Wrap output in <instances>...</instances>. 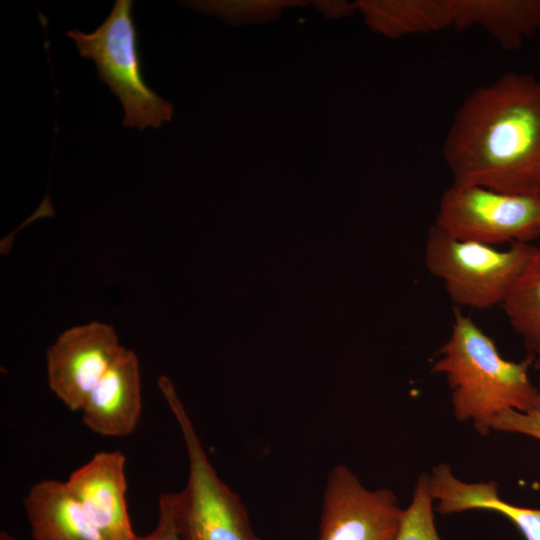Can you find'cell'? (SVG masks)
Here are the masks:
<instances>
[{
    "label": "cell",
    "instance_id": "ac0fdd59",
    "mask_svg": "<svg viewBox=\"0 0 540 540\" xmlns=\"http://www.w3.org/2000/svg\"><path fill=\"white\" fill-rule=\"evenodd\" d=\"M158 511V520L154 529L147 535H137L134 540H183L175 529L164 493L159 497Z\"/></svg>",
    "mask_w": 540,
    "mask_h": 540
},
{
    "label": "cell",
    "instance_id": "5b68a950",
    "mask_svg": "<svg viewBox=\"0 0 540 540\" xmlns=\"http://www.w3.org/2000/svg\"><path fill=\"white\" fill-rule=\"evenodd\" d=\"M535 246L513 242L507 250L456 239L435 224L428 231L425 264L457 306L487 309L503 305Z\"/></svg>",
    "mask_w": 540,
    "mask_h": 540
},
{
    "label": "cell",
    "instance_id": "8992f818",
    "mask_svg": "<svg viewBox=\"0 0 540 540\" xmlns=\"http://www.w3.org/2000/svg\"><path fill=\"white\" fill-rule=\"evenodd\" d=\"M434 224L459 240L529 243L540 236V196L452 184L440 199Z\"/></svg>",
    "mask_w": 540,
    "mask_h": 540
},
{
    "label": "cell",
    "instance_id": "3957f363",
    "mask_svg": "<svg viewBox=\"0 0 540 540\" xmlns=\"http://www.w3.org/2000/svg\"><path fill=\"white\" fill-rule=\"evenodd\" d=\"M158 386L180 427L188 457L184 488L164 493L177 533L183 540H260L240 496L211 464L171 380L161 376Z\"/></svg>",
    "mask_w": 540,
    "mask_h": 540
},
{
    "label": "cell",
    "instance_id": "d6986e66",
    "mask_svg": "<svg viewBox=\"0 0 540 540\" xmlns=\"http://www.w3.org/2000/svg\"><path fill=\"white\" fill-rule=\"evenodd\" d=\"M528 350L533 358V367L540 370V341Z\"/></svg>",
    "mask_w": 540,
    "mask_h": 540
},
{
    "label": "cell",
    "instance_id": "e0dca14e",
    "mask_svg": "<svg viewBox=\"0 0 540 540\" xmlns=\"http://www.w3.org/2000/svg\"><path fill=\"white\" fill-rule=\"evenodd\" d=\"M491 431L524 434L540 440V379L535 403L527 412L508 409L490 422Z\"/></svg>",
    "mask_w": 540,
    "mask_h": 540
},
{
    "label": "cell",
    "instance_id": "4fadbf2b",
    "mask_svg": "<svg viewBox=\"0 0 540 540\" xmlns=\"http://www.w3.org/2000/svg\"><path fill=\"white\" fill-rule=\"evenodd\" d=\"M452 27L479 26L504 50H518L540 29V0H451Z\"/></svg>",
    "mask_w": 540,
    "mask_h": 540
},
{
    "label": "cell",
    "instance_id": "5bb4252c",
    "mask_svg": "<svg viewBox=\"0 0 540 540\" xmlns=\"http://www.w3.org/2000/svg\"><path fill=\"white\" fill-rule=\"evenodd\" d=\"M357 7L370 27L391 38L452 26L451 0L359 1Z\"/></svg>",
    "mask_w": 540,
    "mask_h": 540
},
{
    "label": "cell",
    "instance_id": "277c9868",
    "mask_svg": "<svg viewBox=\"0 0 540 540\" xmlns=\"http://www.w3.org/2000/svg\"><path fill=\"white\" fill-rule=\"evenodd\" d=\"M132 8L133 1L117 0L95 31L73 29L67 36L75 41L81 57L95 62L99 79L121 101L123 125L158 128L172 119L173 106L144 81Z\"/></svg>",
    "mask_w": 540,
    "mask_h": 540
},
{
    "label": "cell",
    "instance_id": "7a4b0ae2",
    "mask_svg": "<svg viewBox=\"0 0 540 540\" xmlns=\"http://www.w3.org/2000/svg\"><path fill=\"white\" fill-rule=\"evenodd\" d=\"M438 355L431 371L446 377L456 419L471 420L481 435L490 433V422L500 412H527L535 403L537 387L529 377L532 356L520 362L504 359L493 340L459 308Z\"/></svg>",
    "mask_w": 540,
    "mask_h": 540
},
{
    "label": "cell",
    "instance_id": "7c38bea8",
    "mask_svg": "<svg viewBox=\"0 0 540 540\" xmlns=\"http://www.w3.org/2000/svg\"><path fill=\"white\" fill-rule=\"evenodd\" d=\"M428 489L441 514L484 509L507 517L526 540H540V509L515 506L502 500L496 482L467 483L455 477L446 463L428 475Z\"/></svg>",
    "mask_w": 540,
    "mask_h": 540
},
{
    "label": "cell",
    "instance_id": "8fae6325",
    "mask_svg": "<svg viewBox=\"0 0 540 540\" xmlns=\"http://www.w3.org/2000/svg\"><path fill=\"white\" fill-rule=\"evenodd\" d=\"M23 504L34 540H109L65 481L44 479L33 484Z\"/></svg>",
    "mask_w": 540,
    "mask_h": 540
},
{
    "label": "cell",
    "instance_id": "9a60e30c",
    "mask_svg": "<svg viewBox=\"0 0 540 540\" xmlns=\"http://www.w3.org/2000/svg\"><path fill=\"white\" fill-rule=\"evenodd\" d=\"M502 306L527 349L540 341V246H535Z\"/></svg>",
    "mask_w": 540,
    "mask_h": 540
},
{
    "label": "cell",
    "instance_id": "ffe728a7",
    "mask_svg": "<svg viewBox=\"0 0 540 540\" xmlns=\"http://www.w3.org/2000/svg\"><path fill=\"white\" fill-rule=\"evenodd\" d=\"M0 540H17V539L14 536L8 534L7 532H1Z\"/></svg>",
    "mask_w": 540,
    "mask_h": 540
},
{
    "label": "cell",
    "instance_id": "2e32d148",
    "mask_svg": "<svg viewBox=\"0 0 540 540\" xmlns=\"http://www.w3.org/2000/svg\"><path fill=\"white\" fill-rule=\"evenodd\" d=\"M427 479L428 474H422L414 486L411 502L404 509L397 540H441L435 526L434 500Z\"/></svg>",
    "mask_w": 540,
    "mask_h": 540
},
{
    "label": "cell",
    "instance_id": "9c48e42d",
    "mask_svg": "<svg viewBox=\"0 0 540 540\" xmlns=\"http://www.w3.org/2000/svg\"><path fill=\"white\" fill-rule=\"evenodd\" d=\"M126 457L101 451L75 469L66 486L109 540H134L127 508Z\"/></svg>",
    "mask_w": 540,
    "mask_h": 540
},
{
    "label": "cell",
    "instance_id": "52a82bcc",
    "mask_svg": "<svg viewBox=\"0 0 540 540\" xmlns=\"http://www.w3.org/2000/svg\"><path fill=\"white\" fill-rule=\"evenodd\" d=\"M403 513L393 491L368 489L338 464L326 478L318 540H397Z\"/></svg>",
    "mask_w": 540,
    "mask_h": 540
},
{
    "label": "cell",
    "instance_id": "6da1fadb",
    "mask_svg": "<svg viewBox=\"0 0 540 540\" xmlns=\"http://www.w3.org/2000/svg\"><path fill=\"white\" fill-rule=\"evenodd\" d=\"M454 185L540 196V78L507 72L459 105L442 147Z\"/></svg>",
    "mask_w": 540,
    "mask_h": 540
},
{
    "label": "cell",
    "instance_id": "30bf717a",
    "mask_svg": "<svg viewBox=\"0 0 540 540\" xmlns=\"http://www.w3.org/2000/svg\"><path fill=\"white\" fill-rule=\"evenodd\" d=\"M82 422L104 437L131 435L142 413L140 366L133 350L124 348L89 393Z\"/></svg>",
    "mask_w": 540,
    "mask_h": 540
},
{
    "label": "cell",
    "instance_id": "ba28073f",
    "mask_svg": "<svg viewBox=\"0 0 540 540\" xmlns=\"http://www.w3.org/2000/svg\"><path fill=\"white\" fill-rule=\"evenodd\" d=\"M122 349L111 325L92 321L65 330L46 351L50 390L68 409L81 411Z\"/></svg>",
    "mask_w": 540,
    "mask_h": 540
}]
</instances>
